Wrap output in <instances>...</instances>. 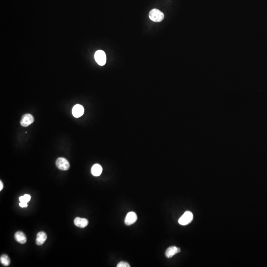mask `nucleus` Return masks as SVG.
Instances as JSON below:
<instances>
[{
  "instance_id": "nucleus-1",
  "label": "nucleus",
  "mask_w": 267,
  "mask_h": 267,
  "mask_svg": "<svg viewBox=\"0 0 267 267\" xmlns=\"http://www.w3.org/2000/svg\"><path fill=\"white\" fill-rule=\"evenodd\" d=\"M149 17L153 22H159L163 21L164 15L163 13L159 10L153 9L149 14Z\"/></svg>"
},
{
  "instance_id": "nucleus-2",
  "label": "nucleus",
  "mask_w": 267,
  "mask_h": 267,
  "mask_svg": "<svg viewBox=\"0 0 267 267\" xmlns=\"http://www.w3.org/2000/svg\"><path fill=\"white\" fill-rule=\"evenodd\" d=\"M95 59L98 64L103 66L106 62V53L102 50H98L95 54Z\"/></svg>"
},
{
  "instance_id": "nucleus-3",
  "label": "nucleus",
  "mask_w": 267,
  "mask_h": 267,
  "mask_svg": "<svg viewBox=\"0 0 267 267\" xmlns=\"http://www.w3.org/2000/svg\"><path fill=\"white\" fill-rule=\"evenodd\" d=\"M193 214L190 211H186L179 220V223L183 226L190 224L193 220Z\"/></svg>"
},
{
  "instance_id": "nucleus-4",
  "label": "nucleus",
  "mask_w": 267,
  "mask_h": 267,
  "mask_svg": "<svg viewBox=\"0 0 267 267\" xmlns=\"http://www.w3.org/2000/svg\"><path fill=\"white\" fill-rule=\"evenodd\" d=\"M56 166L60 170H68L70 168V164L67 159L64 158L60 157L56 160Z\"/></svg>"
},
{
  "instance_id": "nucleus-5",
  "label": "nucleus",
  "mask_w": 267,
  "mask_h": 267,
  "mask_svg": "<svg viewBox=\"0 0 267 267\" xmlns=\"http://www.w3.org/2000/svg\"><path fill=\"white\" fill-rule=\"evenodd\" d=\"M34 118L30 114H25L22 117L21 120V124L23 127H27L33 123Z\"/></svg>"
},
{
  "instance_id": "nucleus-6",
  "label": "nucleus",
  "mask_w": 267,
  "mask_h": 267,
  "mask_svg": "<svg viewBox=\"0 0 267 267\" xmlns=\"http://www.w3.org/2000/svg\"><path fill=\"white\" fill-rule=\"evenodd\" d=\"M137 220V216L136 214L133 212H130L126 215L125 219V224L126 225L130 226L134 224Z\"/></svg>"
},
{
  "instance_id": "nucleus-7",
  "label": "nucleus",
  "mask_w": 267,
  "mask_h": 267,
  "mask_svg": "<svg viewBox=\"0 0 267 267\" xmlns=\"http://www.w3.org/2000/svg\"><path fill=\"white\" fill-rule=\"evenodd\" d=\"M84 108L83 106L80 104L75 105L72 108V114L75 118H79L83 115Z\"/></svg>"
},
{
  "instance_id": "nucleus-8",
  "label": "nucleus",
  "mask_w": 267,
  "mask_h": 267,
  "mask_svg": "<svg viewBox=\"0 0 267 267\" xmlns=\"http://www.w3.org/2000/svg\"><path fill=\"white\" fill-rule=\"evenodd\" d=\"M180 251H181L180 248H178L175 246H172L167 248L166 251L165 255L167 258H170L177 253H179Z\"/></svg>"
},
{
  "instance_id": "nucleus-9",
  "label": "nucleus",
  "mask_w": 267,
  "mask_h": 267,
  "mask_svg": "<svg viewBox=\"0 0 267 267\" xmlns=\"http://www.w3.org/2000/svg\"><path fill=\"white\" fill-rule=\"evenodd\" d=\"M74 223L76 226L79 228H84L88 226L89 221L85 218L76 217L74 220Z\"/></svg>"
},
{
  "instance_id": "nucleus-10",
  "label": "nucleus",
  "mask_w": 267,
  "mask_h": 267,
  "mask_svg": "<svg viewBox=\"0 0 267 267\" xmlns=\"http://www.w3.org/2000/svg\"><path fill=\"white\" fill-rule=\"evenodd\" d=\"M47 238V235L44 231H40L37 234L36 242L38 246H42Z\"/></svg>"
},
{
  "instance_id": "nucleus-11",
  "label": "nucleus",
  "mask_w": 267,
  "mask_h": 267,
  "mask_svg": "<svg viewBox=\"0 0 267 267\" xmlns=\"http://www.w3.org/2000/svg\"><path fill=\"white\" fill-rule=\"evenodd\" d=\"M14 238L17 242L21 243V244H25L27 242V238L25 234L22 231H17L14 234Z\"/></svg>"
},
{
  "instance_id": "nucleus-12",
  "label": "nucleus",
  "mask_w": 267,
  "mask_h": 267,
  "mask_svg": "<svg viewBox=\"0 0 267 267\" xmlns=\"http://www.w3.org/2000/svg\"><path fill=\"white\" fill-rule=\"evenodd\" d=\"M103 171V168L100 165L95 164L93 166L91 169V173L92 175L95 177L101 175Z\"/></svg>"
},
{
  "instance_id": "nucleus-13",
  "label": "nucleus",
  "mask_w": 267,
  "mask_h": 267,
  "mask_svg": "<svg viewBox=\"0 0 267 267\" xmlns=\"http://www.w3.org/2000/svg\"><path fill=\"white\" fill-rule=\"evenodd\" d=\"M0 261H1V263L4 266H9L10 263V259L6 254H3L1 256Z\"/></svg>"
},
{
  "instance_id": "nucleus-14",
  "label": "nucleus",
  "mask_w": 267,
  "mask_h": 267,
  "mask_svg": "<svg viewBox=\"0 0 267 267\" xmlns=\"http://www.w3.org/2000/svg\"><path fill=\"white\" fill-rule=\"evenodd\" d=\"M19 201L21 202H23L24 203H27L31 199V196L29 195L25 194L23 196L19 197Z\"/></svg>"
},
{
  "instance_id": "nucleus-15",
  "label": "nucleus",
  "mask_w": 267,
  "mask_h": 267,
  "mask_svg": "<svg viewBox=\"0 0 267 267\" xmlns=\"http://www.w3.org/2000/svg\"><path fill=\"white\" fill-rule=\"evenodd\" d=\"M117 267H130V265L127 262H124V261H121V262L119 263L117 265Z\"/></svg>"
},
{
  "instance_id": "nucleus-16",
  "label": "nucleus",
  "mask_w": 267,
  "mask_h": 267,
  "mask_svg": "<svg viewBox=\"0 0 267 267\" xmlns=\"http://www.w3.org/2000/svg\"><path fill=\"white\" fill-rule=\"evenodd\" d=\"M19 206H21V207H27L28 205H27V204L24 203H23V202H20L19 204Z\"/></svg>"
},
{
  "instance_id": "nucleus-17",
  "label": "nucleus",
  "mask_w": 267,
  "mask_h": 267,
  "mask_svg": "<svg viewBox=\"0 0 267 267\" xmlns=\"http://www.w3.org/2000/svg\"><path fill=\"white\" fill-rule=\"evenodd\" d=\"M3 187H4V185H3V183L1 181H0V191L3 190Z\"/></svg>"
}]
</instances>
